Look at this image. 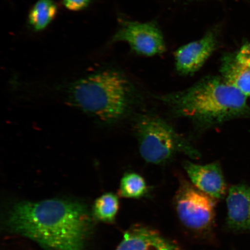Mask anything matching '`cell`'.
<instances>
[{"label": "cell", "mask_w": 250, "mask_h": 250, "mask_svg": "<svg viewBox=\"0 0 250 250\" xmlns=\"http://www.w3.org/2000/svg\"><path fill=\"white\" fill-rule=\"evenodd\" d=\"M7 223L13 232L50 250H83L91 226L85 206L61 199L19 203Z\"/></svg>", "instance_id": "cell-1"}, {"label": "cell", "mask_w": 250, "mask_h": 250, "mask_svg": "<svg viewBox=\"0 0 250 250\" xmlns=\"http://www.w3.org/2000/svg\"><path fill=\"white\" fill-rule=\"evenodd\" d=\"M246 96L223 77L205 78L188 89L160 97L177 116L203 126L250 116Z\"/></svg>", "instance_id": "cell-2"}, {"label": "cell", "mask_w": 250, "mask_h": 250, "mask_svg": "<svg viewBox=\"0 0 250 250\" xmlns=\"http://www.w3.org/2000/svg\"><path fill=\"white\" fill-rule=\"evenodd\" d=\"M69 88L71 102L103 123L120 120L129 107V83L113 68L100 70L81 78Z\"/></svg>", "instance_id": "cell-3"}, {"label": "cell", "mask_w": 250, "mask_h": 250, "mask_svg": "<svg viewBox=\"0 0 250 250\" xmlns=\"http://www.w3.org/2000/svg\"><path fill=\"white\" fill-rule=\"evenodd\" d=\"M135 129L140 154L148 163L164 164L178 154L199 158L196 149L161 118L142 115L136 122Z\"/></svg>", "instance_id": "cell-4"}, {"label": "cell", "mask_w": 250, "mask_h": 250, "mask_svg": "<svg viewBox=\"0 0 250 250\" xmlns=\"http://www.w3.org/2000/svg\"><path fill=\"white\" fill-rule=\"evenodd\" d=\"M215 199L182 179L174 198L181 223L196 232H208L214 223Z\"/></svg>", "instance_id": "cell-5"}, {"label": "cell", "mask_w": 250, "mask_h": 250, "mask_svg": "<svg viewBox=\"0 0 250 250\" xmlns=\"http://www.w3.org/2000/svg\"><path fill=\"white\" fill-rule=\"evenodd\" d=\"M111 42L128 43L137 54L154 56L164 54L166 45L163 34L154 22L121 20Z\"/></svg>", "instance_id": "cell-6"}, {"label": "cell", "mask_w": 250, "mask_h": 250, "mask_svg": "<svg viewBox=\"0 0 250 250\" xmlns=\"http://www.w3.org/2000/svg\"><path fill=\"white\" fill-rule=\"evenodd\" d=\"M218 43L217 31L212 30L201 39L180 47L174 55L177 70L184 75L195 73L213 54Z\"/></svg>", "instance_id": "cell-7"}, {"label": "cell", "mask_w": 250, "mask_h": 250, "mask_svg": "<svg viewBox=\"0 0 250 250\" xmlns=\"http://www.w3.org/2000/svg\"><path fill=\"white\" fill-rule=\"evenodd\" d=\"M184 167L191 183L215 199H220L226 195L227 184L220 164L211 163L198 165L189 161L184 162Z\"/></svg>", "instance_id": "cell-8"}, {"label": "cell", "mask_w": 250, "mask_h": 250, "mask_svg": "<svg viewBox=\"0 0 250 250\" xmlns=\"http://www.w3.org/2000/svg\"><path fill=\"white\" fill-rule=\"evenodd\" d=\"M116 250H184L178 244L158 231L145 226H134L124 234Z\"/></svg>", "instance_id": "cell-9"}, {"label": "cell", "mask_w": 250, "mask_h": 250, "mask_svg": "<svg viewBox=\"0 0 250 250\" xmlns=\"http://www.w3.org/2000/svg\"><path fill=\"white\" fill-rule=\"evenodd\" d=\"M227 224L236 231L250 232V187H231L227 199Z\"/></svg>", "instance_id": "cell-10"}, {"label": "cell", "mask_w": 250, "mask_h": 250, "mask_svg": "<svg viewBox=\"0 0 250 250\" xmlns=\"http://www.w3.org/2000/svg\"><path fill=\"white\" fill-rule=\"evenodd\" d=\"M222 77L250 98V67L239 63L234 55L225 56L221 66Z\"/></svg>", "instance_id": "cell-11"}, {"label": "cell", "mask_w": 250, "mask_h": 250, "mask_svg": "<svg viewBox=\"0 0 250 250\" xmlns=\"http://www.w3.org/2000/svg\"><path fill=\"white\" fill-rule=\"evenodd\" d=\"M58 6L54 0H37L28 15V23L36 32L44 30L55 20Z\"/></svg>", "instance_id": "cell-12"}, {"label": "cell", "mask_w": 250, "mask_h": 250, "mask_svg": "<svg viewBox=\"0 0 250 250\" xmlns=\"http://www.w3.org/2000/svg\"><path fill=\"white\" fill-rule=\"evenodd\" d=\"M148 191V188L145 179L136 173H127L122 178L120 196L126 198L139 199L145 196Z\"/></svg>", "instance_id": "cell-13"}, {"label": "cell", "mask_w": 250, "mask_h": 250, "mask_svg": "<svg viewBox=\"0 0 250 250\" xmlns=\"http://www.w3.org/2000/svg\"><path fill=\"white\" fill-rule=\"evenodd\" d=\"M119 209L117 195L107 193L97 199L93 206V215L98 220L112 223L116 217Z\"/></svg>", "instance_id": "cell-14"}, {"label": "cell", "mask_w": 250, "mask_h": 250, "mask_svg": "<svg viewBox=\"0 0 250 250\" xmlns=\"http://www.w3.org/2000/svg\"><path fill=\"white\" fill-rule=\"evenodd\" d=\"M64 7L71 11L84 10L91 4L92 0H62Z\"/></svg>", "instance_id": "cell-15"}, {"label": "cell", "mask_w": 250, "mask_h": 250, "mask_svg": "<svg viewBox=\"0 0 250 250\" xmlns=\"http://www.w3.org/2000/svg\"><path fill=\"white\" fill-rule=\"evenodd\" d=\"M234 56L239 64L250 67V43H247L242 46Z\"/></svg>", "instance_id": "cell-16"}]
</instances>
